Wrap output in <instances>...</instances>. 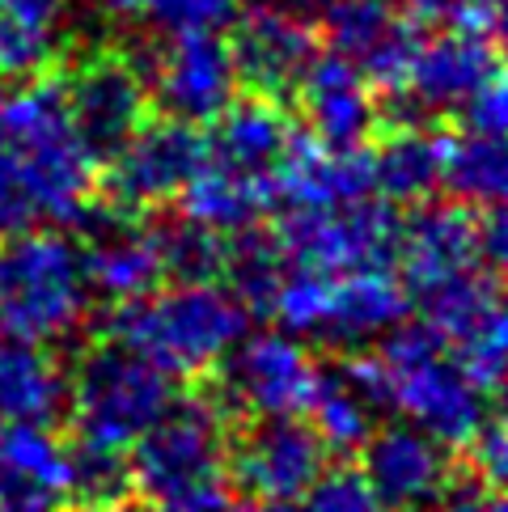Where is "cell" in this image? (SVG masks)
I'll use <instances>...</instances> for the list:
<instances>
[{
    "instance_id": "cell-1",
    "label": "cell",
    "mask_w": 508,
    "mask_h": 512,
    "mask_svg": "<svg viewBox=\"0 0 508 512\" xmlns=\"http://www.w3.org/2000/svg\"><path fill=\"white\" fill-rule=\"evenodd\" d=\"M98 157L68 119L60 81L30 77L0 94V237L85 221Z\"/></svg>"
},
{
    "instance_id": "cell-2",
    "label": "cell",
    "mask_w": 508,
    "mask_h": 512,
    "mask_svg": "<svg viewBox=\"0 0 508 512\" xmlns=\"http://www.w3.org/2000/svg\"><path fill=\"white\" fill-rule=\"evenodd\" d=\"M132 491L140 512L229 508V415L212 398H187L132 445Z\"/></svg>"
},
{
    "instance_id": "cell-3",
    "label": "cell",
    "mask_w": 508,
    "mask_h": 512,
    "mask_svg": "<svg viewBox=\"0 0 508 512\" xmlns=\"http://www.w3.org/2000/svg\"><path fill=\"white\" fill-rule=\"evenodd\" d=\"M246 305L221 284H170L119 301L106 339L132 347L170 377H204L246 335Z\"/></svg>"
},
{
    "instance_id": "cell-4",
    "label": "cell",
    "mask_w": 508,
    "mask_h": 512,
    "mask_svg": "<svg viewBox=\"0 0 508 512\" xmlns=\"http://www.w3.org/2000/svg\"><path fill=\"white\" fill-rule=\"evenodd\" d=\"M89 280L81 246L56 229L0 237V335L56 343L81 326Z\"/></svg>"
},
{
    "instance_id": "cell-5",
    "label": "cell",
    "mask_w": 508,
    "mask_h": 512,
    "mask_svg": "<svg viewBox=\"0 0 508 512\" xmlns=\"http://www.w3.org/2000/svg\"><path fill=\"white\" fill-rule=\"evenodd\" d=\"M174 377L115 339L94 343L68 377L72 445L127 453L174 407Z\"/></svg>"
},
{
    "instance_id": "cell-6",
    "label": "cell",
    "mask_w": 508,
    "mask_h": 512,
    "mask_svg": "<svg viewBox=\"0 0 508 512\" xmlns=\"http://www.w3.org/2000/svg\"><path fill=\"white\" fill-rule=\"evenodd\" d=\"M386 364V407L403 411L407 424L437 436L441 445L462 449L487 419V394L462 373L449 347L428 322H398L381 335Z\"/></svg>"
},
{
    "instance_id": "cell-7",
    "label": "cell",
    "mask_w": 508,
    "mask_h": 512,
    "mask_svg": "<svg viewBox=\"0 0 508 512\" xmlns=\"http://www.w3.org/2000/svg\"><path fill=\"white\" fill-rule=\"evenodd\" d=\"M398 212L390 199H356L339 208H288L276 229L284 267L343 276L360 267H386L398 246Z\"/></svg>"
},
{
    "instance_id": "cell-8",
    "label": "cell",
    "mask_w": 508,
    "mask_h": 512,
    "mask_svg": "<svg viewBox=\"0 0 508 512\" xmlns=\"http://www.w3.org/2000/svg\"><path fill=\"white\" fill-rule=\"evenodd\" d=\"M140 77L166 119L195 127L216 123L238 98V68L221 30H170V39L149 56Z\"/></svg>"
},
{
    "instance_id": "cell-9",
    "label": "cell",
    "mask_w": 508,
    "mask_h": 512,
    "mask_svg": "<svg viewBox=\"0 0 508 512\" xmlns=\"http://www.w3.org/2000/svg\"><path fill=\"white\" fill-rule=\"evenodd\" d=\"M208 153V136L183 119H144L119 149L106 157V195L119 212H149L178 199L187 178Z\"/></svg>"
},
{
    "instance_id": "cell-10",
    "label": "cell",
    "mask_w": 508,
    "mask_h": 512,
    "mask_svg": "<svg viewBox=\"0 0 508 512\" xmlns=\"http://www.w3.org/2000/svg\"><path fill=\"white\" fill-rule=\"evenodd\" d=\"M326 466V449L297 415H254V424L229 436V483L254 500H301Z\"/></svg>"
},
{
    "instance_id": "cell-11",
    "label": "cell",
    "mask_w": 508,
    "mask_h": 512,
    "mask_svg": "<svg viewBox=\"0 0 508 512\" xmlns=\"http://www.w3.org/2000/svg\"><path fill=\"white\" fill-rule=\"evenodd\" d=\"M229 402L250 415H305L318 381V364L288 331L238 339L221 360Z\"/></svg>"
},
{
    "instance_id": "cell-12",
    "label": "cell",
    "mask_w": 508,
    "mask_h": 512,
    "mask_svg": "<svg viewBox=\"0 0 508 512\" xmlns=\"http://www.w3.org/2000/svg\"><path fill=\"white\" fill-rule=\"evenodd\" d=\"M322 26L335 56L352 60L373 89L403 94L411 60L420 51V30L394 0H331L322 5Z\"/></svg>"
},
{
    "instance_id": "cell-13",
    "label": "cell",
    "mask_w": 508,
    "mask_h": 512,
    "mask_svg": "<svg viewBox=\"0 0 508 512\" xmlns=\"http://www.w3.org/2000/svg\"><path fill=\"white\" fill-rule=\"evenodd\" d=\"M60 89L72 127L98 161L111 157L149 115V89H144L140 64L123 56L85 60L68 81H60Z\"/></svg>"
},
{
    "instance_id": "cell-14",
    "label": "cell",
    "mask_w": 508,
    "mask_h": 512,
    "mask_svg": "<svg viewBox=\"0 0 508 512\" xmlns=\"http://www.w3.org/2000/svg\"><path fill=\"white\" fill-rule=\"evenodd\" d=\"M233 68L238 85H250L259 98L293 94L305 68L318 56V34L305 22V13L284 5L250 9L242 22L233 17Z\"/></svg>"
},
{
    "instance_id": "cell-15",
    "label": "cell",
    "mask_w": 508,
    "mask_h": 512,
    "mask_svg": "<svg viewBox=\"0 0 508 512\" xmlns=\"http://www.w3.org/2000/svg\"><path fill=\"white\" fill-rule=\"evenodd\" d=\"M394 259L403 267L407 292H428L453 276H466L483 259V233H479V208L470 204H420L415 216L398 225Z\"/></svg>"
},
{
    "instance_id": "cell-16",
    "label": "cell",
    "mask_w": 508,
    "mask_h": 512,
    "mask_svg": "<svg viewBox=\"0 0 508 512\" xmlns=\"http://www.w3.org/2000/svg\"><path fill=\"white\" fill-rule=\"evenodd\" d=\"M365 449V479L381 508L415 512L428 508L449 483V445L428 436L415 424H386L373 428Z\"/></svg>"
},
{
    "instance_id": "cell-17",
    "label": "cell",
    "mask_w": 508,
    "mask_h": 512,
    "mask_svg": "<svg viewBox=\"0 0 508 512\" xmlns=\"http://www.w3.org/2000/svg\"><path fill=\"white\" fill-rule=\"evenodd\" d=\"M500 72L496 34L449 26L437 39H420V51L411 60L403 94L411 102V115L420 111H458L475 89Z\"/></svg>"
},
{
    "instance_id": "cell-18",
    "label": "cell",
    "mask_w": 508,
    "mask_h": 512,
    "mask_svg": "<svg viewBox=\"0 0 508 512\" xmlns=\"http://www.w3.org/2000/svg\"><path fill=\"white\" fill-rule=\"evenodd\" d=\"M72 496V445L51 424H0V512H56Z\"/></svg>"
},
{
    "instance_id": "cell-19",
    "label": "cell",
    "mask_w": 508,
    "mask_h": 512,
    "mask_svg": "<svg viewBox=\"0 0 508 512\" xmlns=\"http://www.w3.org/2000/svg\"><path fill=\"white\" fill-rule=\"evenodd\" d=\"M297 102L305 115V132L318 144L331 149H360L373 127H377V102L373 85L360 77V68L343 56H314V64L305 68V77L297 81Z\"/></svg>"
},
{
    "instance_id": "cell-20",
    "label": "cell",
    "mask_w": 508,
    "mask_h": 512,
    "mask_svg": "<svg viewBox=\"0 0 508 512\" xmlns=\"http://www.w3.org/2000/svg\"><path fill=\"white\" fill-rule=\"evenodd\" d=\"M276 199L288 208H339L373 195V157L369 149H331L310 132H293L288 153L276 166Z\"/></svg>"
},
{
    "instance_id": "cell-21",
    "label": "cell",
    "mask_w": 508,
    "mask_h": 512,
    "mask_svg": "<svg viewBox=\"0 0 508 512\" xmlns=\"http://www.w3.org/2000/svg\"><path fill=\"white\" fill-rule=\"evenodd\" d=\"M81 263H85L89 292H102L115 305L153 292L161 276H166L161 271L157 233L136 225V216L119 208H111L106 216H94V233L81 246Z\"/></svg>"
},
{
    "instance_id": "cell-22",
    "label": "cell",
    "mask_w": 508,
    "mask_h": 512,
    "mask_svg": "<svg viewBox=\"0 0 508 512\" xmlns=\"http://www.w3.org/2000/svg\"><path fill=\"white\" fill-rule=\"evenodd\" d=\"M407 309H411V292L386 267L343 271V276H331V288H326V314L318 339L331 343L381 339L390 326L407 318Z\"/></svg>"
},
{
    "instance_id": "cell-23",
    "label": "cell",
    "mask_w": 508,
    "mask_h": 512,
    "mask_svg": "<svg viewBox=\"0 0 508 512\" xmlns=\"http://www.w3.org/2000/svg\"><path fill=\"white\" fill-rule=\"evenodd\" d=\"M297 127L288 123V115L276 106V98H250L238 102L233 98L229 111L216 119V132L208 136V157L221 166L250 174V178H276L280 157L288 153ZM276 187V182H271Z\"/></svg>"
},
{
    "instance_id": "cell-24",
    "label": "cell",
    "mask_w": 508,
    "mask_h": 512,
    "mask_svg": "<svg viewBox=\"0 0 508 512\" xmlns=\"http://www.w3.org/2000/svg\"><path fill=\"white\" fill-rule=\"evenodd\" d=\"M68 407V377L47 343L0 339V424H56Z\"/></svg>"
},
{
    "instance_id": "cell-25",
    "label": "cell",
    "mask_w": 508,
    "mask_h": 512,
    "mask_svg": "<svg viewBox=\"0 0 508 512\" xmlns=\"http://www.w3.org/2000/svg\"><path fill=\"white\" fill-rule=\"evenodd\" d=\"M445 132H432L420 119L394 123L390 136L369 149L373 157V191L390 204H424L441 187L445 174Z\"/></svg>"
},
{
    "instance_id": "cell-26",
    "label": "cell",
    "mask_w": 508,
    "mask_h": 512,
    "mask_svg": "<svg viewBox=\"0 0 508 512\" xmlns=\"http://www.w3.org/2000/svg\"><path fill=\"white\" fill-rule=\"evenodd\" d=\"M183 199V216L195 225H208L216 233H242L250 229L259 216L276 204V187L267 178H250V174H238L212 161L204 153L199 170L187 178V187L178 191Z\"/></svg>"
},
{
    "instance_id": "cell-27",
    "label": "cell",
    "mask_w": 508,
    "mask_h": 512,
    "mask_svg": "<svg viewBox=\"0 0 508 512\" xmlns=\"http://www.w3.org/2000/svg\"><path fill=\"white\" fill-rule=\"evenodd\" d=\"M305 415H310V428H314V436L322 441L326 453L360 449L369 441L373 419H377L373 402L343 377L339 364L335 369H318V381H314V394H310Z\"/></svg>"
},
{
    "instance_id": "cell-28",
    "label": "cell",
    "mask_w": 508,
    "mask_h": 512,
    "mask_svg": "<svg viewBox=\"0 0 508 512\" xmlns=\"http://www.w3.org/2000/svg\"><path fill=\"white\" fill-rule=\"evenodd\" d=\"M441 182L470 208H496L504 204L508 187V157L500 136L462 132L445 140V174Z\"/></svg>"
},
{
    "instance_id": "cell-29",
    "label": "cell",
    "mask_w": 508,
    "mask_h": 512,
    "mask_svg": "<svg viewBox=\"0 0 508 512\" xmlns=\"http://www.w3.org/2000/svg\"><path fill=\"white\" fill-rule=\"evenodd\" d=\"M221 276L229 280V292L250 309L267 314L271 297H276V284L284 276V254L276 246V237H263V233H250L242 229L238 237H225V267Z\"/></svg>"
},
{
    "instance_id": "cell-30",
    "label": "cell",
    "mask_w": 508,
    "mask_h": 512,
    "mask_svg": "<svg viewBox=\"0 0 508 512\" xmlns=\"http://www.w3.org/2000/svg\"><path fill=\"white\" fill-rule=\"evenodd\" d=\"M157 233V250H161V271L174 276L178 284H212L221 280L225 267V233H216L208 225L195 221H174L161 225Z\"/></svg>"
},
{
    "instance_id": "cell-31",
    "label": "cell",
    "mask_w": 508,
    "mask_h": 512,
    "mask_svg": "<svg viewBox=\"0 0 508 512\" xmlns=\"http://www.w3.org/2000/svg\"><path fill=\"white\" fill-rule=\"evenodd\" d=\"M72 496H81L85 512H115L132 496L127 457L111 449L72 445Z\"/></svg>"
},
{
    "instance_id": "cell-32",
    "label": "cell",
    "mask_w": 508,
    "mask_h": 512,
    "mask_svg": "<svg viewBox=\"0 0 508 512\" xmlns=\"http://www.w3.org/2000/svg\"><path fill=\"white\" fill-rule=\"evenodd\" d=\"M301 512H381V500L356 466H322L318 479L305 487Z\"/></svg>"
},
{
    "instance_id": "cell-33",
    "label": "cell",
    "mask_w": 508,
    "mask_h": 512,
    "mask_svg": "<svg viewBox=\"0 0 508 512\" xmlns=\"http://www.w3.org/2000/svg\"><path fill=\"white\" fill-rule=\"evenodd\" d=\"M56 43L51 34L26 30L17 22H5L0 17V81H30L51 64L56 56Z\"/></svg>"
},
{
    "instance_id": "cell-34",
    "label": "cell",
    "mask_w": 508,
    "mask_h": 512,
    "mask_svg": "<svg viewBox=\"0 0 508 512\" xmlns=\"http://www.w3.org/2000/svg\"><path fill=\"white\" fill-rule=\"evenodd\" d=\"M140 13L161 30H225L238 17V0H140Z\"/></svg>"
},
{
    "instance_id": "cell-35",
    "label": "cell",
    "mask_w": 508,
    "mask_h": 512,
    "mask_svg": "<svg viewBox=\"0 0 508 512\" xmlns=\"http://www.w3.org/2000/svg\"><path fill=\"white\" fill-rule=\"evenodd\" d=\"M462 123L466 132H479V136H500L508 132V89H504V72L487 77L475 94H470L462 106Z\"/></svg>"
},
{
    "instance_id": "cell-36",
    "label": "cell",
    "mask_w": 508,
    "mask_h": 512,
    "mask_svg": "<svg viewBox=\"0 0 508 512\" xmlns=\"http://www.w3.org/2000/svg\"><path fill=\"white\" fill-rule=\"evenodd\" d=\"M428 508L432 512H504V500H500V487L483 483L475 474V479H449Z\"/></svg>"
},
{
    "instance_id": "cell-37",
    "label": "cell",
    "mask_w": 508,
    "mask_h": 512,
    "mask_svg": "<svg viewBox=\"0 0 508 512\" xmlns=\"http://www.w3.org/2000/svg\"><path fill=\"white\" fill-rule=\"evenodd\" d=\"M466 449H470V462H475L479 479L500 487L504 474H508V441H504V428L496 419H487V424L466 441Z\"/></svg>"
},
{
    "instance_id": "cell-38",
    "label": "cell",
    "mask_w": 508,
    "mask_h": 512,
    "mask_svg": "<svg viewBox=\"0 0 508 512\" xmlns=\"http://www.w3.org/2000/svg\"><path fill=\"white\" fill-rule=\"evenodd\" d=\"M0 17L26 26V30H39V34L60 39V26L68 17V0H0Z\"/></svg>"
},
{
    "instance_id": "cell-39",
    "label": "cell",
    "mask_w": 508,
    "mask_h": 512,
    "mask_svg": "<svg viewBox=\"0 0 508 512\" xmlns=\"http://www.w3.org/2000/svg\"><path fill=\"white\" fill-rule=\"evenodd\" d=\"M102 13H115V17H136L140 13V0H94Z\"/></svg>"
},
{
    "instance_id": "cell-40",
    "label": "cell",
    "mask_w": 508,
    "mask_h": 512,
    "mask_svg": "<svg viewBox=\"0 0 508 512\" xmlns=\"http://www.w3.org/2000/svg\"><path fill=\"white\" fill-rule=\"evenodd\" d=\"M254 512H301L293 500H263V504H254Z\"/></svg>"
},
{
    "instance_id": "cell-41",
    "label": "cell",
    "mask_w": 508,
    "mask_h": 512,
    "mask_svg": "<svg viewBox=\"0 0 508 512\" xmlns=\"http://www.w3.org/2000/svg\"><path fill=\"white\" fill-rule=\"evenodd\" d=\"M276 5H284V9H322V5H331V0H276Z\"/></svg>"
},
{
    "instance_id": "cell-42",
    "label": "cell",
    "mask_w": 508,
    "mask_h": 512,
    "mask_svg": "<svg viewBox=\"0 0 508 512\" xmlns=\"http://www.w3.org/2000/svg\"><path fill=\"white\" fill-rule=\"evenodd\" d=\"M225 512H254V508H246V504H242V508H233V504H229V508H225Z\"/></svg>"
}]
</instances>
